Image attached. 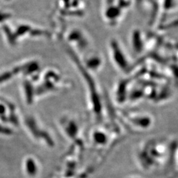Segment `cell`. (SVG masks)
<instances>
[{
	"label": "cell",
	"instance_id": "obj_3",
	"mask_svg": "<svg viewBox=\"0 0 178 178\" xmlns=\"http://www.w3.org/2000/svg\"><path fill=\"white\" fill-rule=\"evenodd\" d=\"M0 133L5 135H9L11 134V131L9 129L6 128L5 127H3L2 125H0Z\"/></svg>",
	"mask_w": 178,
	"mask_h": 178
},
{
	"label": "cell",
	"instance_id": "obj_4",
	"mask_svg": "<svg viewBox=\"0 0 178 178\" xmlns=\"http://www.w3.org/2000/svg\"><path fill=\"white\" fill-rule=\"evenodd\" d=\"M5 112V108L2 104H0V116H3Z\"/></svg>",
	"mask_w": 178,
	"mask_h": 178
},
{
	"label": "cell",
	"instance_id": "obj_2",
	"mask_svg": "<svg viewBox=\"0 0 178 178\" xmlns=\"http://www.w3.org/2000/svg\"><path fill=\"white\" fill-rule=\"evenodd\" d=\"M94 138H95V140L97 141L98 143H104L105 140H106V137H105V136L102 134L101 133H97L95 134V136H94Z\"/></svg>",
	"mask_w": 178,
	"mask_h": 178
},
{
	"label": "cell",
	"instance_id": "obj_1",
	"mask_svg": "<svg viewBox=\"0 0 178 178\" xmlns=\"http://www.w3.org/2000/svg\"><path fill=\"white\" fill-rule=\"evenodd\" d=\"M27 169L30 174H34L36 173V166L34 161L29 159L27 161Z\"/></svg>",
	"mask_w": 178,
	"mask_h": 178
}]
</instances>
